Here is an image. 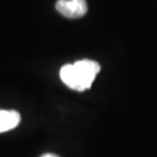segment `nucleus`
<instances>
[{"label":"nucleus","instance_id":"nucleus-3","mask_svg":"<svg viewBox=\"0 0 157 157\" xmlns=\"http://www.w3.org/2000/svg\"><path fill=\"white\" fill-rule=\"evenodd\" d=\"M21 121L19 113L15 110H0V133L15 128Z\"/></svg>","mask_w":157,"mask_h":157},{"label":"nucleus","instance_id":"nucleus-2","mask_svg":"<svg viewBox=\"0 0 157 157\" xmlns=\"http://www.w3.org/2000/svg\"><path fill=\"white\" fill-rule=\"evenodd\" d=\"M56 9L60 14L69 18H78L84 16L87 11L86 0H59Z\"/></svg>","mask_w":157,"mask_h":157},{"label":"nucleus","instance_id":"nucleus-1","mask_svg":"<svg viewBox=\"0 0 157 157\" xmlns=\"http://www.w3.org/2000/svg\"><path fill=\"white\" fill-rule=\"evenodd\" d=\"M100 71L101 66L98 62L85 59L63 66L59 75L62 81L71 89L84 91L91 87Z\"/></svg>","mask_w":157,"mask_h":157},{"label":"nucleus","instance_id":"nucleus-4","mask_svg":"<svg viewBox=\"0 0 157 157\" xmlns=\"http://www.w3.org/2000/svg\"><path fill=\"white\" fill-rule=\"evenodd\" d=\"M40 157H59L57 155H54V154H45V155H43L42 156Z\"/></svg>","mask_w":157,"mask_h":157}]
</instances>
